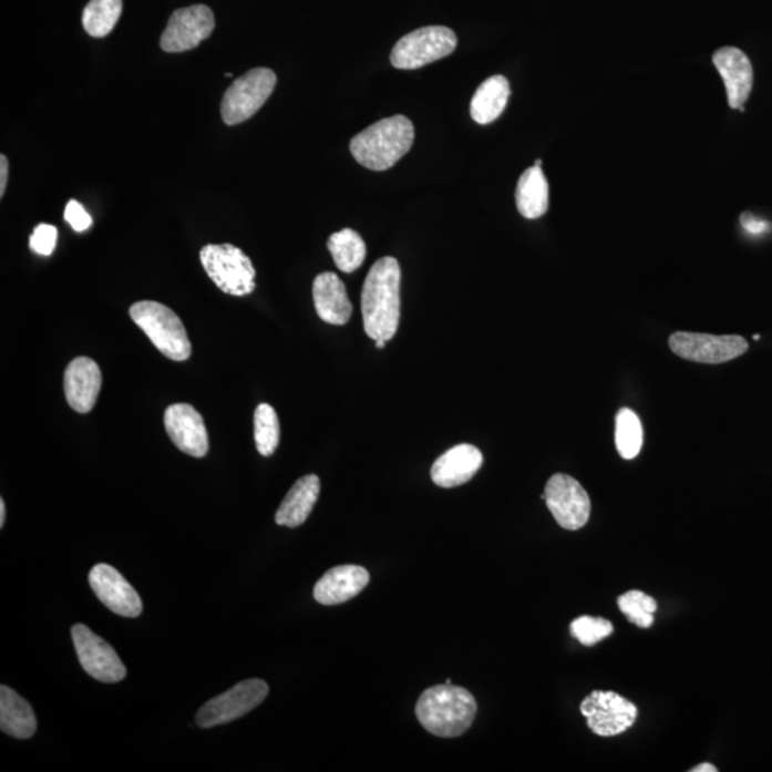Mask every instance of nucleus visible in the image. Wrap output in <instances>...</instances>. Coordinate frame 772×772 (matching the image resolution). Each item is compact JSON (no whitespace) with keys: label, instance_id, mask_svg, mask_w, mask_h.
<instances>
[{"label":"nucleus","instance_id":"nucleus-1","mask_svg":"<svg viewBox=\"0 0 772 772\" xmlns=\"http://www.w3.org/2000/svg\"><path fill=\"white\" fill-rule=\"evenodd\" d=\"M401 268L392 257L378 259L362 288L361 311L367 336L390 341L400 327Z\"/></svg>","mask_w":772,"mask_h":772},{"label":"nucleus","instance_id":"nucleus-2","mask_svg":"<svg viewBox=\"0 0 772 772\" xmlns=\"http://www.w3.org/2000/svg\"><path fill=\"white\" fill-rule=\"evenodd\" d=\"M415 711L428 732L442 739H454L469 731L478 706L469 690L445 682L422 692Z\"/></svg>","mask_w":772,"mask_h":772},{"label":"nucleus","instance_id":"nucleus-3","mask_svg":"<svg viewBox=\"0 0 772 772\" xmlns=\"http://www.w3.org/2000/svg\"><path fill=\"white\" fill-rule=\"evenodd\" d=\"M414 140V124L406 116L395 115L359 132L349 144V150L358 164L381 172L391 169L406 155Z\"/></svg>","mask_w":772,"mask_h":772},{"label":"nucleus","instance_id":"nucleus-4","mask_svg":"<svg viewBox=\"0 0 772 772\" xmlns=\"http://www.w3.org/2000/svg\"><path fill=\"white\" fill-rule=\"evenodd\" d=\"M130 315L162 356L176 362L191 358L192 346L185 325L171 308L159 302L141 301L132 305Z\"/></svg>","mask_w":772,"mask_h":772},{"label":"nucleus","instance_id":"nucleus-5","mask_svg":"<svg viewBox=\"0 0 772 772\" xmlns=\"http://www.w3.org/2000/svg\"><path fill=\"white\" fill-rule=\"evenodd\" d=\"M199 258L205 272L220 291L233 297H245L257 288L253 260L243 249L230 244H210L200 249Z\"/></svg>","mask_w":772,"mask_h":772},{"label":"nucleus","instance_id":"nucleus-6","mask_svg":"<svg viewBox=\"0 0 772 772\" xmlns=\"http://www.w3.org/2000/svg\"><path fill=\"white\" fill-rule=\"evenodd\" d=\"M459 45V39L446 27H425L405 34L391 52L393 68L412 71L450 56Z\"/></svg>","mask_w":772,"mask_h":772},{"label":"nucleus","instance_id":"nucleus-7","mask_svg":"<svg viewBox=\"0 0 772 772\" xmlns=\"http://www.w3.org/2000/svg\"><path fill=\"white\" fill-rule=\"evenodd\" d=\"M275 86L277 75L268 68L253 69L236 79L220 103V115L225 124L239 125L253 117L272 95Z\"/></svg>","mask_w":772,"mask_h":772},{"label":"nucleus","instance_id":"nucleus-8","mask_svg":"<svg viewBox=\"0 0 772 772\" xmlns=\"http://www.w3.org/2000/svg\"><path fill=\"white\" fill-rule=\"evenodd\" d=\"M269 694L268 683L263 680H247L230 688L223 696L213 698L196 714V724L210 728L228 724L248 714Z\"/></svg>","mask_w":772,"mask_h":772},{"label":"nucleus","instance_id":"nucleus-9","mask_svg":"<svg viewBox=\"0 0 772 772\" xmlns=\"http://www.w3.org/2000/svg\"><path fill=\"white\" fill-rule=\"evenodd\" d=\"M545 503L550 514L564 529H581L591 514V501L587 491L573 476L555 474L545 486Z\"/></svg>","mask_w":772,"mask_h":772},{"label":"nucleus","instance_id":"nucleus-10","mask_svg":"<svg viewBox=\"0 0 772 772\" xmlns=\"http://www.w3.org/2000/svg\"><path fill=\"white\" fill-rule=\"evenodd\" d=\"M676 356L700 363H724L744 356L749 342L737 336H710V333L676 332L670 338Z\"/></svg>","mask_w":772,"mask_h":772},{"label":"nucleus","instance_id":"nucleus-11","mask_svg":"<svg viewBox=\"0 0 772 772\" xmlns=\"http://www.w3.org/2000/svg\"><path fill=\"white\" fill-rule=\"evenodd\" d=\"M581 714L587 718L589 730L594 734L614 737L634 725L638 710L631 701L617 692L594 691L583 701Z\"/></svg>","mask_w":772,"mask_h":772},{"label":"nucleus","instance_id":"nucleus-12","mask_svg":"<svg viewBox=\"0 0 772 772\" xmlns=\"http://www.w3.org/2000/svg\"><path fill=\"white\" fill-rule=\"evenodd\" d=\"M214 29V12L206 4L178 9L162 33L161 48L168 53L192 51L208 39Z\"/></svg>","mask_w":772,"mask_h":772},{"label":"nucleus","instance_id":"nucleus-13","mask_svg":"<svg viewBox=\"0 0 772 772\" xmlns=\"http://www.w3.org/2000/svg\"><path fill=\"white\" fill-rule=\"evenodd\" d=\"M73 646L79 662L92 678L101 682H120L126 677V668L110 644L93 634L90 628L78 624L72 628Z\"/></svg>","mask_w":772,"mask_h":772},{"label":"nucleus","instance_id":"nucleus-14","mask_svg":"<svg viewBox=\"0 0 772 772\" xmlns=\"http://www.w3.org/2000/svg\"><path fill=\"white\" fill-rule=\"evenodd\" d=\"M165 430L176 449L194 459H204L209 451V436L204 418L189 403H174L165 411Z\"/></svg>","mask_w":772,"mask_h":772},{"label":"nucleus","instance_id":"nucleus-15","mask_svg":"<svg viewBox=\"0 0 772 772\" xmlns=\"http://www.w3.org/2000/svg\"><path fill=\"white\" fill-rule=\"evenodd\" d=\"M90 584L101 603L117 616L127 618L141 616L144 607H142L140 594L126 581L124 575L111 565L97 564L93 567Z\"/></svg>","mask_w":772,"mask_h":772},{"label":"nucleus","instance_id":"nucleus-16","mask_svg":"<svg viewBox=\"0 0 772 772\" xmlns=\"http://www.w3.org/2000/svg\"><path fill=\"white\" fill-rule=\"evenodd\" d=\"M717 71L725 83L728 105L741 110L749 101L754 83V71L749 56L737 48L718 49L712 56Z\"/></svg>","mask_w":772,"mask_h":772},{"label":"nucleus","instance_id":"nucleus-17","mask_svg":"<svg viewBox=\"0 0 772 772\" xmlns=\"http://www.w3.org/2000/svg\"><path fill=\"white\" fill-rule=\"evenodd\" d=\"M63 387H65L69 406L79 414H88L100 397L102 387L100 366L88 357L73 359L66 368Z\"/></svg>","mask_w":772,"mask_h":772},{"label":"nucleus","instance_id":"nucleus-18","mask_svg":"<svg viewBox=\"0 0 772 772\" xmlns=\"http://www.w3.org/2000/svg\"><path fill=\"white\" fill-rule=\"evenodd\" d=\"M484 462L482 452L474 445L454 446L434 462L431 478L441 488H455L474 478Z\"/></svg>","mask_w":772,"mask_h":772},{"label":"nucleus","instance_id":"nucleus-19","mask_svg":"<svg viewBox=\"0 0 772 772\" xmlns=\"http://www.w3.org/2000/svg\"><path fill=\"white\" fill-rule=\"evenodd\" d=\"M370 583V573L358 565L329 569L313 588V597L322 605H338L356 598Z\"/></svg>","mask_w":772,"mask_h":772},{"label":"nucleus","instance_id":"nucleus-20","mask_svg":"<svg viewBox=\"0 0 772 772\" xmlns=\"http://www.w3.org/2000/svg\"><path fill=\"white\" fill-rule=\"evenodd\" d=\"M312 297L315 309L323 322L346 325L352 315L346 285L337 274L322 272L313 280Z\"/></svg>","mask_w":772,"mask_h":772},{"label":"nucleus","instance_id":"nucleus-21","mask_svg":"<svg viewBox=\"0 0 772 772\" xmlns=\"http://www.w3.org/2000/svg\"><path fill=\"white\" fill-rule=\"evenodd\" d=\"M319 491H321V481L317 475L302 476L295 482L275 514L277 524L288 528L301 526L311 515L319 498Z\"/></svg>","mask_w":772,"mask_h":772},{"label":"nucleus","instance_id":"nucleus-22","mask_svg":"<svg viewBox=\"0 0 772 772\" xmlns=\"http://www.w3.org/2000/svg\"><path fill=\"white\" fill-rule=\"evenodd\" d=\"M0 728L19 740L31 739L38 728L32 707L7 686L0 688Z\"/></svg>","mask_w":772,"mask_h":772},{"label":"nucleus","instance_id":"nucleus-23","mask_svg":"<svg viewBox=\"0 0 772 772\" xmlns=\"http://www.w3.org/2000/svg\"><path fill=\"white\" fill-rule=\"evenodd\" d=\"M516 208L526 219H537L547 214L549 186L541 166L526 169L516 185Z\"/></svg>","mask_w":772,"mask_h":772},{"label":"nucleus","instance_id":"nucleus-24","mask_svg":"<svg viewBox=\"0 0 772 772\" xmlns=\"http://www.w3.org/2000/svg\"><path fill=\"white\" fill-rule=\"evenodd\" d=\"M511 96L508 79L501 75L491 76L476 90L471 101L472 120L480 125H488L498 120Z\"/></svg>","mask_w":772,"mask_h":772},{"label":"nucleus","instance_id":"nucleus-25","mask_svg":"<svg viewBox=\"0 0 772 772\" xmlns=\"http://www.w3.org/2000/svg\"><path fill=\"white\" fill-rule=\"evenodd\" d=\"M328 249L338 269L346 274L356 272L367 257V245L362 236L351 228L332 234Z\"/></svg>","mask_w":772,"mask_h":772},{"label":"nucleus","instance_id":"nucleus-26","mask_svg":"<svg viewBox=\"0 0 772 772\" xmlns=\"http://www.w3.org/2000/svg\"><path fill=\"white\" fill-rule=\"evenodd\" d=\"M122 9V0H91L83 11V28L92 38H105L120 21Z\"/></svg>","mask_w":772,"mask_h":772},{"label":"nucleus","instance_id":"nucleus-27","mask_svg":"<svg viewBox=\"0 0 772 772\" xmlns=\"http://www.w3.org/2000/svg\"><path fill=\"white\" fill-rule=\"evenodd\" d=\"M644 431L638 415L622 408L616 418V445L624 460H634L641 452Z\"/></svg>","mask_w":772,"mask_h":772},{"label":"nucleus","instance_id":"nucleus-28","mask_svg":"<svg viewBox=\"0 0 772 772\" xmlns=\"http://www.w3.org/2000/svg\"><path fill=\"white\" fill-rule=\"evenodd\" d=\"M255 444L263 456H270L277 451L280 440V425L277 412L269 403H260L255 410Z\"/></svg>","mask_w":772,"mask_h":772},{"label":"nucleus","instance_id":"nucleus-29","mask_svg":"<svg viewBox=\"0 0 772 772\" xmlns=\"http://www.w3.org/2000/svg\"><path fill=\"white\" fill-rule=\"evenodd\" d=\"M618 607L629 622L639 628H649L657 611L656 599L641 591H628L618 598Z\"/></svg>","mask_w":772,"mask_h":772},{"label":"nucleus","instance_id":"nucleus-30","mask_svg":"<svg viewBox=\"0 0 772 772\" xmlns=\"http://www.w3.org/2000/svg\"><path fill=\"white\" fill-rule=\"evenodd\" d=\"M614 632L613 624L605 618L579 617L572 622L573 637L585 647H593Z\"/></svg>","mask_w":772,"mask_h":772},{"label":"nucleus","instance_id":"nucleus-31","mask_svg":"<svg viewBox=\"0 0 772 772\" xmlns=\"http://www.w3.org/2000/svg\"><path fill=\"white\" fill-rule=\"evenodd\" d=\"M56 243L58 229L55 226L48 224L38 225L33 230L31 240H29V245H31L33 253L43 255V257H49V255L53 254V250L56 248Z\"/></svg>","mask_w":772,"mask_h":772},{"label":"nucleus","instance_id":"nucleus-32","mask_svg":"<svg viewBox=\"0 0 772 772\" xmlns=\"http://www.w3.org/2000/svg\"><path fill=\"white\" fill-rule=\"evenodd\" d=\"M65 220L76 233H85V230L90 229L92 226L91 215L88 214L86 209L75 199L68 202Z\"/></svg>","mask_w":772,"mask_h":772},{"label":"nucleus","instance_id":"nucleus-33","mask_svg":"<svg viewBox=\"0 0 772 772\" xmlns=\"http://www.w3.org/2000/svg\"><path fill=\"white\" fill-rule=\"evenodd\" d=\"M741 225L750 235H762L770 230V224L766 220L749 213L741 215Z\"/></svg>","mask_w":772,"mask_h":772},{"label":"nucleus","instance_id":"nucleus-34","mask_svg":"<svg viewBox=\"0 0 772 772\" xmlns=\"http://www.w3.org/2000/svg\"><path fill=\"white\" fill-rule=\"evenodd\" d=\"M9 162L7 155L0 156V196L4 195L8 186Z\"/></svg>","mask_w":772,"mask_h":772},{"label":"nucleus","instance_id":"nucleus-35","mask_svg":"<svg viewBox=\"0 0 772 772\" xmlns=\"http://www.w3.org/2000/svg\"><path fill=\"white\" fill-rule=\"evenodd\" d=\"M718 770L716 769L714 765L708 764V762H704V764L696 766V769H692L691 772H717Z\"/></svg>","mask_w":772,"mask_h":772},{"label":"nucleus","instance_id":"nucleus-36","mask_svg":"<svg viewBox=\"0 0 772 772\" xmlns=\"http://www.w3.org/2000/svg\"><path fill=\"white\" fill-rule=\"evenodd\" d=\"M4 521H7V505L3 500H0V528H3Z\"/></svg>","mask_w":772,"mask_h":772},{"label":"nucleus","instance_id":"nucleus-37","mask_svg":"<svg viewBox=\"0 0 772 772\" xmlns=\"http://www.w3.org/2000/svg\"><path fill=\"white\" fill-rule=\"evenodd\" d=\"M385 346H387V341H383V339H378V341H375V347L378 349L385 348Z\"/></svg>","mask_w":772,"mask_h":772},{"label":"nucleus","instance_id":"nucleus-38","mask_svg":"<svg viewBox=\"0 0 772 772\" xmlns=\"http://www.w3.org/2000/svg\"><path fill=\"white\" fill-rule=\"evenodd\" d=\"M535 165H537V166L543 165V161L538 159L537 162H535Z\"/></svg>","mask_w":772,"mask_h":772},{"label":"nucleus","instance_id":"nucleus-39","mask_svg":"<svg viewBox=\"0 0 772 772\" xmlns=\"http://www.w3.org/2000/svg\"><path fill=\"white\" fill-rule=\"evenodd\" d=\"M225 76H226V78H233V73L228 72V73H226Z\"/></svg>","mask_w":772,"mask_h":772}]
</instances>
